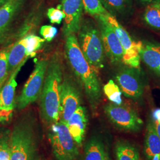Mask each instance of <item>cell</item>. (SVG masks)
Returning <instances> with one entry per match:
<instances>
[{
	"instance_id": "1",
	"label": "cell",
	"mask_w": 160,
	"mask_h": 160,
	"mask_svg": "<svg viewBox=\"0 0 160 160\" xmlns=\"http://www.w3.org/2000/svg\"><path fill=\"white\" fill-rule=\"evenodd\" d=\"M65 49L69 63L83 87L92 109L95 110L102 98L101 85L97 72L81 51L75 34L66 38Z\"/></svg>"
},
{
	"instance_id": "2",
	"label": "cell",
	"mask_w": 160,
	"mask_h": 160,
	"mask_svg": "<svg viewBox=\"0 0 160 160\" xmlns=\"http://www.w3.org/2000/svg\"><path fill=\"white\" fill-rule=\"evenodd\" d=\"M62 67L60 57L54 54L49 61L43 88L40 94V111L48 123H57L60 119V93Z\"/></svg>"
},
{
	"instance_id": "3",
	"label": "cell",
	"mask_w": 160,
	"mask_h": 160,
	"mask_svg": "<svg viewBox=\"0 0 160 160\" xmlns=\"http://www.w3.org/2000/svg\"><path fill=\"white\" fill-rule=\"evenodd\" d=\"M77 33L81 51L98 74L104 67L106 55L97 24L91 19L82 20Z\"/></svg>"
},
{
	"instance_id": "4",
	"label": "cell",
	"mask_w": 160,
	"mask_h": 160,
	"mask_svg": "<svg viewBox=\"0 0 160 160\" xmlns=\"http://www.w3.org/2000/svg\"><path fill=\"white\" fill-rule=\"evenodd\" d=\"M37 148L33 122L26 119L18 122L11 133L10 160H34Z\"/></svg>"
},
{
	"instance_id": "5",
	"label": "cell",
	"mask_w": 160,
	"mask_h": 160,
	"mask_svg": "<svg viewBox=\"0 0 160 160\" xmlns=\"http://www.w3.org/2000/svg\"><path fill=\"white\" fill-rule=\"evenodd\" d=\"M49 138L53 154L58 160H77L79 151L67 123L61 120L53 123Z\"/></svg>"
},
{
	"instance_id": "6",
	"label": "cell",
	"mask_w": 160,
	"mask_h": 160,
	"mask_svg": "<svg viewBox=\"0 0 160 160\" xmlns=\"http://www.w3.org/2000/svg\"><path fill=\"white\" fill-rule=\"evenodd\" d=\"M104 111L111 123L119 131L137 133L142 129L143 120L135 109L128 106L109 103L104 106Z\"/></svg>"
},
{
	"instance_id": "7",
	"label": "cell",
	"mask_w": 160,
	"mask_h": 160,
	"mask_svg": "<svg viewBox=\"0 0 160 160\" xmlns=\"http://www.w3.org/2000/svg\"><path fill=\"white\" fill-rule=\"evenodd\" d=\"M101 16L109 23L120 41L123 49L122 63L126 66L140 69L141 58L138 51L137 42L132 39L128 32L118 21L116 18L109 12Z\"/></svg>"
},
{
	"instance_id": "8",
	"label": "cell",
	"mask_w": 160,
	"mask_h": 160,
	"mask_svg": "<svg viewBox=\"0 0 160 160\" xmlns=\"http://www.w3.org/2000/svg\"><path fill=\"white\" fill-rule=\"evenodd\" d=\"M49 61L42 59L38 61L34 70L23 87L21 94L17 98L18 109L26 108L34 102L40 96L45 78Z\"/></svg>"
},
{
	"instance_id": "9",
	"label": "cell",
	"mask_w": 160,
	"mask_h": 160,
	"mask_svg": "<svg viewBox=\"0 0 160 160\" xmlns=\"http://www.w3.org/2000/svg\"><path fill=\"white\" fill-rule=\"evenodd\" d=\"M114 79L125 97L134 102L141 101L145 86L140 69L125 65L117 71Z\"/></svg>"
},
{
	"instance_id": "10",
	"label": "cell",
	"mask_w": 160,
	"mask_h": 160,
	"mask_svg": "<svg viewBox=\"0 0 160 160\" xmlns=\"http://www.w3.org/2000/svg\"><path fill=\"white\" fill-rule=\"evenodd\" d=\"M81 98L78 88L69 77L62 81L60 93V120L67 123L75 110L81 106Z\"/></svg>"
},
{
	"instance_id": "11",
	"label": "cell",
	"mask_w": 160,
	"mask_h": 160,
	"mask_svg": "<svg viewBox=\"0 0 160 160\" xmlns=\"http://www.w3.org/2000/svg\"><path fill=\"white\" fill-rule=\"evenodd\" d=\"M95 18L101 34L105 55L113 64L122 63L123 49L114 30L101 15Z\"/></svg>"
},
{
	"instance_id": "12",
	"label": "cell",
	"mask_w": 160,
	"mask_h": 160,
	"mask_svg": "<svg viewBox=\"0 0 160 160\" xmlns=\"http://www.w3.org/2000/svg\"><path fill=\"white\" fill-rule=\"evenodd\" d=\"M61 6L65 14L63 33L67 38L78 33L82 20L84 6L82 0H61Z\"/></svg>"
},
{
	"instance_id": "13",
	"label": "cell",
	"mask_w": 160,
	"mask_h": 160,
	"mask_svg": "<svg viewBox=\"0 0 160 160\" xmlns=\"http://www.w3.org/2000/svg\"><path fill=\"white\" fill-rule=\"evenodd\" d=\"M29 57H27L16 69L10 75L8 78L1 88L0 92V110L12 115L15 108V91L17 86L16 77L24 64Z\"/></svg>"
},
{
	"instance_id": "14",
	"label": "cell",
	"mask_w": 160,
	"mask_h": 160,
	"mask_svg": "<svg viewBox=\"0 0 160 160\" xmlns=\"http://www.w3.org/2000/svg\"><path fill=\"white\" fill-rule=\"evenodd\" d=\"M141 61L155 73L160 65V43L155 41H138Z\"/></svg>"
},
{
	"instance_id": "15",
	"label": "cell",
	"mask_w": 160,
	"mask_h": 160,
	"mask_svg": "<svg viewBox=\"0 0 160 160\" xmlns=\"http://www.w3.org/2000/svg\"><path fill=\"white\" fill-rule=\"evenodd\" d=\"M87 123V110L85 107L80 106L67 123L69 131L77 145L81 146L84 139Z\"/></svg>"
},
{
	"instance_id": "16",
	"label": "cell",
	"mask_w": 160,
	"mask_h": 160,
	"mask_svg": "<svg viewBox=\"0 0 160 160\" xmlns=\"http://www.w3.org/2000/svg\"><path fill=\"white\" fill-rule=\"evenodd\" d=\"M143 152L147 160H151L155 155L160 154V139L151 117L146 127Z\"/></svg>"
},
{
	"instance_id": "17",
	"label": "cell",
	"mask_w": 160,
	"mask_h": 160,
	"mask_svg": "<svg viewBox=\"0 0 160 160\" xmlns=\"http://www.w3.org/2000/svg\"><path fill=\"white\" fill-rule=\"evenodd\" d=\"M25 0H7L0 7V31L4 32L20 10Z\"/></svg>"
},
{
	"instance_id": "18",
	"label": "cell",
	"mask_w": 160,
	"mask_h": 160,
	"mask_svg": "<svg viewBox=\"0 0 160 160\" xmlns=\"http://www.w3.org/2000/svg\"><path fill=\"white\" fill-rule=\"evenodd\" d=\"M100 2L104 8L116 18H128L133 13V0H100Z\"/></svg>"
},
{
	"instance_id": "19",
	"label": "cell",
	"mask_w": 160,
	"mask_h": 160,
	"mask_svg": "<svg viewBox=\"0 0 160 160\" xmlns=\"http://www.w3.org/2000/svg\"><path fill=\"white\" fill-rule=\"evenodd\" d=\"M27 38L24 37L18 40L14 45L9 49L8 55V73L11 74L14 71L20 64L28 57L27 56Z\"/></svg>"
},
{
	"instance_id": "20",
	"label": "cell",
	"mask_w": 160,
	"mask_h": 160,
	"mask_svg": "<svg viewBox=\"0 0 160 160\" xmlns=\"http://www.w3.org/2000/svg\"><path fill=\"white\" fill-rule=\"evenodd\" d=\"M109 156L100 138L92 137L87 142L84 149V160H104Z\"/></svg>"
},
{
	"instance_id": "21",
	"label": "cell",
	"mask_w": 160,
	"mask_h": 160,
	"mask_svg": "<svg viewBox=\"0 0 160 160\" xmlns=\"http://www.w3.org/2000/svg\"><path fill=\"white\" fill-rule=\"evenodd\" d=\"M116 160H140V154L137 147L124 139L118 141L114 146Z\"/></svg>"
},
{
	"instance_id": "22",
	"label": "cell",
	"mask_w": 160,
	"mask_h": 160,
	"mask_svg": "<svg viewBox=\"0 0 160 160\" xmlns=\"http://www.w3.org/2000/svg\"><path fill=\"white\" fill-rule=\"evenodd\" d=\"M142 19L150 29L160 31V2L148 4L143 12Z\"/></svg>"
},
{
	"instance_id": "23",
	"label": "cell",
	"mask_w": 160,
	"mask_h": 160,
	"mask_svg": "<svg viewBox=\"0 0 160 160\" xmlns=\"http://www.w3.org/2000/svg\"><path fill=\"white\" fill-rule=\"evenodd\" d=\"M11 132L0 127V160H10Z\"/></svg>"
},
{
	"instance_id": "24",
	"label": "cell",
	"mask_w": 160,
	"mask_h": 160,
	"mask_svg": "<svg viewBox=\"0 0 160 160\" xmlns=\"http://www.w3.org/2000/svg\"><path fill=\"white\" fill-rule=\"evenodd\" d=\"M103 92L112 103L117 105L122 104V92L113 80H109L108 83L104 86Z\"/></svg>"
},
{
	"instance_id": "25",
	"label": "cell",
	"mask_w": 160,
	"mask_h": 160,
	"mask_svg": "<svg viewBox=\"0 0 160 160\" xmlns=\"http://www.w3.org/2000/svg\"><path fill=\"white\" fill-rule=\"evenodd\" d=\"M84 9L92 17H96L104 14L108 11L104 8L100 0H82Z\"/></svg>"
},
{
	"instance_id": "26",
	"label": "cell",
	"mask_w": 160,
	"mask_h": 160,
	"mask_svg": "<svg viewBox=\"0 0 160 160\" xmlns=\"http://www.w3.org/2000/svg\"><path fill=\"white\" fill-rule=\"evenodd\" d=\"M27 38V56L28 57H33L36 52L42 47L45 40L39 36L34 34L26 36Z\"/></svg>"
},
{
	"instance_id": "27",
	"label": "cell",
	"mask_w": 160,
	"mask_h": 160,
	"mask_svg": "<svg viewBox=\"0 0 160 160\" xmlns=\"http://www.w3.org/2000/svg\"><path fill=\"white\" fill-rule=\"evenodd\" d=\"M8 49L0 51V88L2 87L10 76L8 65Z\"/></svg>"
},
{
	"instance_id": "28",
	"label": "cell",
	"mask_w": 160,
	"mask_h": 160,
	"mask_svg": "<svg viewBox=\"0 0 160 160\" xmlns=\"http://www.w3.org/2000/svg\"><path fill=\"white\" fill-rule=\"evenodd\" d=\"M47 16L51 23L57 24H61L65 18V14L61 9V4L58 5L57 8H49L47 12Z\"/></svg>"
},
{
	"instance_id": "29",
	"label": "cell",
	"mask_w": 160,
	"mask_h": 160,
	"mask_svg": "<svg viewBox=\"0 0 160 160\" xmlns=\"http://www.w3.org/2000/svg\"><path fill=\"white\" fill-rule=\"evenodd\" d=\"M57 33V29L51 25H43L40 28V35L43 37V39L48 42L53 40Z\"/></svg>"
},
{
	"instance_id": "30",
	"label": "cell",
	"mask_w": 160,
	"mask_h": 160,
	"mask_svg": "<svg viewBox=\"0 0 160 160\" xmlns=\"http://www.w3.org/2000/svg\"><path fill=\"white\" fill-rule=\"evenodd\" d=\"M151 118L152 120L157 122L160 124V108L155 109L151 113Z\"/></svg>"
},
{
	"instance_id": "31",
	"label": "cell",
	"mask_w": 160,
	"mask_h": 160,
	"mask_svg": "<svg viewBox=\"0 0 160 160\" xmlns=\"http://www.w3.org/2000/svg\"><path fill=\"white\" fill-rule=\"evenodd\" d=\"M1 88H0V92H1ZM10 116H11V115L7 114L6 112L0 110V121L7 120L8 118H9Z\"/></svg>"
},
{
	"instance_id": "32",
	"label": "cell",
	"mask_w": 160,
	"mask_h": 160,
	"mask_svg": "<svg viewBox=\"0 0 160 160\" xmlns=\"http://www.w3.org/2000/svg\"><path fill=\"white\" fill-rule=\"evenodd\" d=\"M141 4L143 5L147 6L148 4L154 3V2H160V0H139Z\"/></svg>"
},
{
	"instance_id": "33",
	"label": "cell",
	"mask_w": 160,
	"mask_h": 160,
	"mask_svg": "<svg viewBox=\"0 0 160 160\" xmlns=\"http://www.w3.org/2000/svg\"><path fill=\"white\" fill-rule=\"evenodd\" d=\"M152 119V118H151ZM153 122H154V124L155 127V129H156V131L157 132V133L158 135V137L160 138V124H159L157 122L154 121V120H152Z\"/></svg>"
},
{
	"instance_id": "34",
	"label": "cell",
	"mask_w": 160,
	"mask_h": 160,
	"mask_svg": "<svg viewBox=\"0 0 160 160\" xmlns=\"http://www.w3.org/2000/svg\"><path fill=\"white\" fill-rule=\"evenodd\" d=\"M4 32H2L0 31V44L2 43L3 38H4Z\"/></svg>"
},
{
	"instance_id": "35",
	"label": "cell",
	"mask_w": 160,
	"mask_h": 160,
	"mask_svg": "<svg viewBox=\"0 0 160 160\" xmlns=\"http://www.w3.org/2000/svg\"><path fill=\"white\" fill-rule=\"evenodd\" d=\"M151 160H160V154L155 155Z\"/></svg>"
},
{
	"instance_id": "36",
	"label": "cell",
	"mask_w": 160,
	"mask_h": 160,
	"mask_svg": "<svg viewBox=\"0 0 160 160\" xmlns=\"http://www.w3.org/2000/svg\"><path fill=\"white\" fill-rule=\"evenodd\" d=\"M155 74L157 75H158L159 77H160V66H159V67L158 68L157 70V71L155 72Z\"/></svg>"
},
{
	"instance_id": "37",
	"label": "cell",
	"mask_w": 160,
	"mask_h": 160,
	"mask_svg": "<svg viewBox=\"0 0 160 160\" xmlns=\"http://www.w3.org/2000/svg\"><path fill=\"white\" fill-rule=\"evenodd\" d=\"M7 0H0V6L3 5Z\"/></svg>"
},
{
	"instance_id": "38",
	"label": "cell",
	"mask_w": 160,
	"mask_h": 160,
	"mask_svg": "<svg viewBox=\"0 0 160 160\" xmlns=\"http://www.w3.org/2000/svg\"><path fill=\"white\" fill-rule=\"evenodd\" d=\"M104 160H110V158H109V156H108Z\"/></svg>"
}]
</instances>
